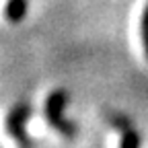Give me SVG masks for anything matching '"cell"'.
Here are the masks:
<instances>
[{
	"label": "cell",
	"instance_id": "6da1fadb",
	"mask_svg": "<svg viewBox=\"0 0 148 148\" xmlns=\"http://www.w3.org/2000/svg\"><path fill=\"white\" fill-rule=\"evenodd\" d=\"M64 103H66V99H64L62 92H49V97L45 99V105H43V115H45L49 127L53 130L56 134H60V136H72V125L62 119Z\"/></svg>",
	"mask_w": 148,
	"mask_h": 148
},
{
	"label": "cell",
	"instance_id": "7a4b0ae2",
	"mask_svg": "<svg viewBox=\"0 0 148 148\" xmlns=\"http://www.w3.org/2000/svg\"><path fill=\"white\" fill-rule=\"evenodd\" d=\"M134 43L140 58L148 62V0H142L134 14Z\"/></svg>",
	"mask_w": 148,
	"mask_h": 148
},
{
	"label": "cell",
	"instance_id": "3957f363",
	"mask_svg": "<svg viewBox=\"0 0 148 148\" xmlns=\"http://www.w3.org/2000/svg\"><path fill=\"white\" fill-rule=\"evenodd\" d=\"M107 148H140V138L136 130L127 123H115L109 130Z\"/></svg>",
	"mask_w": 148,
	"mask_h": 148
},
{
	"label": "cell",
	"instance_id": "277c9868",
	"mask_svg": "<svg viewBox=\"0 0 148 148\" xmlns=\"http://www.w3.org/2000/svg\"><path fill=\"white\" fill-rule=\"evenodd\" d=\"M23 12H25V2H23V0H8L6 16L10 18V21H18V18L23 16Z\"/></svg>",
	"mask_w": 148,
	"mask_h": 148
}]
</instances>
